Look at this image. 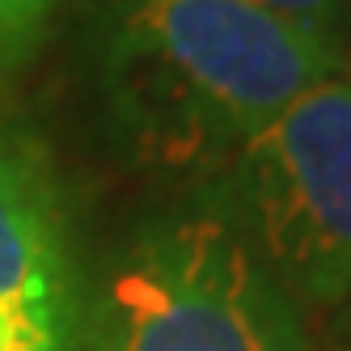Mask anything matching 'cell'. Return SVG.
<instances>
[{"label": "cell", "instance_id": "obj_1", "mask_svg": "<svg viewBox=\"0 0 351 351\" xmlns=\"http://www.w3.org/2000/svg\"><path fill=\"white\" fill-rule=\"evenodd\" d=\"M85 13L110 132L148 169L237 157L343 68V43L245 0H85Z\"/></svg>", "mask_w": 351, "mask_h": 351}, {"label": "cell", "instance_id": "obj_2", "mask_svg": "<svg viewBox=\"0 0 351 351\" xmlns=\"http://www.w3.org/2000/svg\"><path fill=\"white\" fill-rule=\"evenodd\" d=\"M97 351H309L300 313L220 208L148 224L93 300Z\"/></svg>", "mask_w": 351, "mask_h": 351}, {"label": "cell", "instance_id": "obj_3", "mask_svg": "<svg viewBox=\"0 0 351 351\" xmlns=\"http://www.w3.org/2000/svg\"><path fill=\"white\" fill-rule=\"evenodd\" d=\"M309 305H351V77L300 93L233 157L220 208Z\"/></svg>", "mask_w": 351, "mask_h": 351}, {"label": "cell", "instance_id": "obj_4", "mask_svg": "<svg viewBox=\"0 0 351 351\" xmlns=\"http://www.w3.org/2000/svg\"><path fill=\"white\" fill-rule=\"evenodd\" d=\"M0 317L64 343L81 322L56 173L17 128H0Z\"/></svg>", "mask_w": 351, "mask_h": 351}, {"label": "cell", "instance_id": "obj_5", "mask_svg": "<svg viewBox=\"0 0 351 351\" xmlns=\"http://www.w3.org/2000/svg\"><path fill=\"white\" fill-rule=\"evenodd\" d=\"M56 5L60 0H0V77L38 51Z\"/></svg>", "mask_w": 351, "mask_h": 351}, {"label": "cell", "instance_id": "obj_6", "mask_svg": "<svg viewBox=\"0 0 351 351\" xmlns=\"http://www.w3.org/2000/svg\"><path fill=\"white\" fill-rule=\"evenodd\" d=\"M245 5L280 17L305 34L335 38V43H339V30L351 21V0H245Z\"/></svg>", "mask_w": 351, "mask_h": 351}, {"label": "cell", "instance_id": "obj_7", "mask_svg": "<svg viewBox=\"0 0 351 351\" xmlns=\"http://www.w3.org/2000/svg\"><path fill=\"white\" fill-rule=\"evenodd\" d=\"M0 351H72V343L26 330V326H13V322H0Z\"/></svg>", "mask_w": 351, "mask_h": 351}]
</instances>
